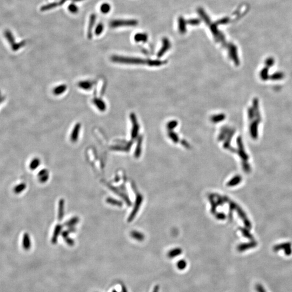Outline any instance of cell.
Here are the masks:
<instances>
[{"mask_svg":"<svg viewBox=\"0 0 292 292\" xmlns=\"http://www.w3.org/2000/svg\"><path fill=\"white\" fill-rule=\"evenodd\" d=\"M79 221V218L78 217H74L73 218L68 220V221L66 222L65 224V226L68 227H72L77 224Z\"/></svg>","mask_w":292,"mask_h":292,"instance_id":"2e32d148","label":"cell"},{"mask_svg":"<svg viewBox=\"0 0 292 292\" xmlns=\"http://www.w3.org/2000/svg\"><path fill=\"white\" fill-rule=\"evenodd\" d=\"M65 214V200L61 199L58 202V220L61 221L63 219Z\"/></svg>","mask_w":292,"mask_h":292,"instance_id":"9c48e42d","label":"cell"},{"mask_svg":"<svg viewBox=\"0 0 292 292\" xmlns=\"http://www.w3.org/2000/svg\"><path fill=\"white\" fill-rule=\"evenodd\" d=\"M241 231L242 233H243V235H244V237H246L249 239H253V237H252V235L249 233V231L248 230L241 228Z\"/></svg>","mask_w":292,"mask_h":292,"instance_id":"83f0119b","label":"cell"},{"mask_svg":"<svg viewBox=\"0 0 292 292\" xmlns=\"http://www.w3.org/2000/svg\"><path fill=\"white\" fill-rule=\"evenodd\" d=\"M73 2H80V1H83V0H72Z\"/></svg>","mask_w":292,"mask_h":292,"instance_id":"e575fe53","label":"cell"},{"mask_svg":"<svg viewBox=\"0 0 292 292\" xmlns=\"http://www.w3.org/2000/svg\"><path fill=\"white\" fill-rule=\"evenodd\" d=\"M187 266V262L185 260H181L177 263V267L180 270H184Z\"/></svg>","mask_w":292,"mask_h":292,"instance_id":"484cf974","label":"cell"},{"mask_svg":"<svg viewBox=\"0 0 292 292\" xmlns=\"http://www.w3.org/2000/svg\"><path fill=\"white\" fill-rule=\"evenodd\" d=\"M131 236L133 239L138 240V241H142L144 240V234L138 231H133L131 233Z\"/></svg>","mask_w":292,"mask_h":292,"instance_id":"5bb4252c","label":"cell"},{"mask_svg":"<svg viewBox=\"0 0 292 292\" xmlns=\"http://www.w3.org/2000/svg\"><path fill=\"white\" fill-rule=\"evenodd\" d=\"M181 253L182 250L180 248H175L169 251L168 254V256L170 258H173L174 257H178L179 255L181 254Z\"/></svg>","mask_w":292,"mask_h":292,"instance_id":"d6986e66","label":"cell"},{"mask_svg":"<svg viewBox=\"0 0 292 292\" xmlns=\"http://www.w3.org/2000/svg\"><path fill=\"white\" fill-rule=\"evenodd\" d=\"M67 1V0H61L59 2L51 3L50 4L47 5H43L42 7L41 8V10L43 12V11L51 10L54 8L57 7L58 6L62 5L65 3Z\"/></svg>","mask_w":292,"mask_h":292,"instance_id":"52a82bcc","label":"cell"},{"mask_svg":"<svg viewBox=\"0 0 292 292\" xmlns=\"http://www.w3.org/2000/svg\"><path fill=\"white\" fill-rule=\"evenodd\" d=\"M122 292H127V290L126 287H124V286H122Z\"/></svg>","mask_w":292,"mask_h":292,"instance_id":"836d02e7","label":"cell"},{"mask_svg":"<svg viewBox=\"0 0 292 292\" xmlns=\"http://www.w3.org/2000/svg\"><path fill=\"white\" fill-rule=\"evenodd\" d=\"M67 89V86L66 85H60L56 87L54 90L53 92L55 95H60L62 93H64Z\"/></svg>","mask_w":292,"mask_h":292,"instance_id":"ffe728a7","label":"cell"},{"mask_svg":"<svg viewBox=\"0 0 292 292\" xmlns=\"http://www.w3.org/2000/svg\"><path fill=\"white\" fill-rule=\"evenodd\" d=\"M111 60L118 63H144L145 62L144 61L141 59H138L136 58H127V57H122L120 56H113L111 58Z\"/></svg>","mask_w":292,"mask_h":292,"instance_id":"7a4b0ae2","label":"cell"},{"mask_svg":"<svg viewBox=\"0 0 292 292\" xmlns=\"http://www.w3.org/2000/svg\"><path fill=\"white\" fill-rule=\"evenodd\" d=\"M106 202L109 204H111V205H113V206H116L121 207L123 204L122 202L119 201V200H118L116 199L111 198V197H108L107 199H106Z\"/></svg>","mask_w":292,"mask_h":292,"instance_id":"e0dca14e","label":"cell"},{"mask_svg":"<svg viewBox=\"0 0 292 292\" xmlns=\"http://www.w3.org/2000/svg\"><path fill=\"white\" fill-rule=\"evenodd\" d=\"M134 39L137 42L146 41L147 40V35L144 34H138L135 36Z\"/></svg>","mask_w":292,"mask_h":292,"instance_id":"7402d4cb","label":"cell"},{"mask_svg":"<svg viewBox=\"0 0 292 292\" xmlns=\"http://www.w3.org/2000/svg\"><path fill=\"white\" fill-rule=\"evenodd\" d=\"M68 10L72 14H76L78 12V8L77 5L72 3L68 6Z\"/></svg>","mask_w":292,"mask_h":292,"instance_id":"4316f807","label":"cell"},{"mask_svg":"<svg viewBox=\"0 0 292 292\" xmlns=\"http://www.w3.org/2000/svg\"><path fill=\"white\" fill-rule=\"evenodd\" d=\"M26 188H27L26 184L24 183V182H22V183L18 184L17 185H16L14 187L13 191L15 194H20L25 191Z\"/></svg>","mask_w":292,"mask_h":292,"instance_id":"30bf717a","label":"cell"},{"mask_svg":"<svg viewBox=\"0 0 292 292\" xmlns=\"http://www.w3.org/2000/svg\"><path fill=\"white\" fill-rule=\"evenodd\" d=\"M94 103L100 110L103 111L106 109V105L102 100L99 99H96L94 100Z\"/></svg>","mask_w":292,"mask_h":292,"instance_id":"44dd1931","label":"cell"},{"mask_svg":"<svg viewBox=\"0 0 292 292\" xmlns=\"http://www.w3.org/2000/svg\"><path fill=\"white\" fill-rule=\"evenodd\" d=\"M111 10V6L108 3H103L100 6V11L103 14H107Z\"/></svg>","mask_w":292,"mask_h":292,"instance_id":"ac0fdd59","label":"cell"},{"mask_svg":"<svg viewBox=\"0 0 292 292\" xmlns=\"http://www.w3.org/2000/svg\"><path fill=\"white\" fill-rule=\"evenodd\" d=\"M62 229V226L61 224H57L55 227V229L53 232V237L51 239V242L53 244H56L58 241V239L60 234L61 233V231Z\"/></svg>","mask_w":292,"mask_h":292,"instance_id":"ba28073f","label":"cell"},{"mask_svg":"<svg viewBox=\"0 0 292 292\" xmlns=\"http://www.w3.org/2000/svg\"><path fill=\"white\" fill-rule=\"evenodd\" d=\"M241 177L239 175L234 176L233 179H231L228 182L227 186L228 187H233L234 186H236L237 184H239L240 182L241 181Z\"/></svg>","mask_w":292,"mask_h":292,"instance_id":"4fadbf2b","label":"cell"},{"mask_svg":"<svg viewBox=\"0 0 292 292\" xmlns=\"http://www.w3.org/2000/svg\"><path fill=\"white\" fill-rule=\"evenodd\" d=\"M64 239L65 240V241L66 242V243L69 245V246H73L74 244V241L72 239H71L69 236L68 237H66L64 238Z\"/></svg>","mask_w":292,"mask_h":292,"instance_id":"f546056e","label":"cell"},{"mask_svg":"<svg viewBox=\"0 0 292 292\" xmlns=\"http://www.w3.org/2000/svg\"><path fill=\"white\" fill-rule=\"evenodd\" d=\"M96 18V16L95 14H91L89 18V25H88V32H87V36L89 39H91L92 38V30L93 29L95 23Z\"/></svg>","mask_w":292,"mask_h":292,"instance_id":"8992f818","label":"cell"},{"mask_svg":"<svg viewBox=\"0 0 292 292\" xmlns=\"http://www.w3.org/2000/svg\"><path fill=\"white\" fill-rule=\"evenodd\" d=\"M5 37L7 38L8 40L9 41V42H10V44H12V47H13L14 45V38H13L12 33H10V32L8 30H5Z\"/></svg>","mask_w":292,"mask_h":292,"instance_id":"d4e9b609","label":"cell"},{"mask_svg":"<svg viewBox=\"0 0 292 292\" xmlns=\"http://www.w3.org/2000/svg\"><path fill=\"white\" fill-rule=\"evenodd\" d=\"M256 289H257V291L258 292H266L264 288H263L262 286H261V285H257Z\"/></svg>","mask_w":292,"mask_h":292,"instance_id":"1f68e13d","label":"cell"},{"mask_svg":"<svg viewBox=\"0 0 292 292\" xmlns=\"http://www.w3.org/2000/svg\"><path fill=\"white\" fill-rule=\"evenodd\" d=\"M138 24V21L135 20H115L111 21L109 25L111 28H116L122 27H131Z\"/></svg>","mask_w":292,"mask_h":292,"instance_id":"6da1fadb","label":"cell"},{"mask_svg":"<svg viewBox=\"0 0 292 292\" xmlns=\"http://www.w3.org/2000/svg\"><path fill=\"white\" fill-rule=\"evenodd\" d=\"M40 164V160L38 158H35L32 160V161L30 162L29 168L31 170L34 171L36 169L38 168Z\"/></svg>","mask_w":292,"mask_h":292,"instance_id":"9a60e30c","label":"cell"},{"mask_svg":"<svg viewBox=\"0 0 292 292\" xmlns=\"http://www.w3.org/2000/svg\"><path fill=\"white\" fill-rule=\"evenodd\" d=\"M22 244L23 248L26 251L30 249L32 246V241L30 235L28 233H25L23 235Z\"/></svg>","mask_w":292,"mask_h":292,"instance_id":"5b68a950","label":"cell"},{"mask_svg":"<svg viewBox=\"0 0 292 292\" xmlns=\"http://www.w3.org/2000/svg\"><path fill=\"white\" fill-rule=\"evenodd\" d=\"M103 29H104V25L103 23H98V25L96 26L95 30V33L96 35H100L101 33L103 32Z\"/></svg>","mask_w":292,"mask_h":292,"instance_id":"603a6c76","label":"cell"},{"mask_svg":"<svg viewBox=\"0 0 292 292\" xmlns=\"http://www.w3.org/2000/svg\"><path fill=\"white\" fill-rule=\"evenodd\" d=\"M49 174H48L43 175V176L38 177V180H39V181L41 183H42V184L45 183L48 181V179H49Z\"/></svg>","mask_w":292,"mask_h":292,"instance_id":"f1b7e54d","label":"cell"},{"mask_svg":"<svg viewBox=\"0 0 292 292\" xmlns=\"http://www.w3.org/2000/svg\"><path fill=\"white\" fill-rule=\"evenodd\" d=\"M113 292H117V291H116L115 290H114L113 291Z\"/></svg>","mask_w":292,"mask_h":292,"instance_id":"d590c367","label":"cell"},{"mask_svg":"<svg viewBox=\"0 0 292 292\" xmlns=\"http://www.w3.org/2000/svg\"><path fill=\"white\" fill-rule=\"evenodd\" d=\"M49 174L48 170H47L46 169H43L41 170V171H40L38 172V177L43 176V175H46V174Z\"/></svg>","mask_w":292,"mask_h":292,"instance_id":"4dcf8cb0","label":"cell"},{"mask_svg":"<svg viewBox=\"0 0 292 292\" xmlns=\"http://www.w3.org/2000/svg\"><path fill=\"white\" fill-rule=\"evenodd\" d=\"M217 217L219 219H224L226 217L224 214H219Z\"/></svg>","mask_w":292,"mask_h":292,"instance_id":"d6a6232c","label":"cell"},{"mask_svg":"<svg viewBox=\"0 0 292 292\" xmlns=\"http://www.w3.org/2000/svg\"><path fill=\"white\" fill-rule=\"evenodd\" d=\"M257 245V243L256 242H252L248 244H240L239 246L237 248V249L239 252H243L245 250L250 249L253 247H255Z\"/></svg>","mask_w":292,"mask_h":292,"instance_id":"8fae6325","label":"cell"},{"mask_svg":"<svg viewBox=\"0 0 292 292\" xmlns=\"http://www.w3.org/2000/svg\"><path fill=\"white\" fill-rule=\"evenodd\" d=\"M80 124H77L75 126L74 128L73 129V131H72V133H71V140L73 142L77 141L78 138V133H79V131H80Z\"/></svg>","mask_w":292,"mask_h":292,"instance_id":"7c38bea8","label":"cell"},{"mask_svg":"<svg viewBox=\"0 0 292 292\" xmlns=\"http://www.w3.org/2000/svg\"><path fill=\"white\" fill-rule=\"evenodd\" d=\"M91 85H92V83L88 81L81 82L78 85L80 87L83 88L84 89H89L91 87Z\"/></svg>","mask_w":292,"mask_h":292,"instance_id":"cb8c5ba5","label":"cell"},{"mask_svg":"<svg viewBox=\"0 0 292 292\" xmlns=\"http://www.w3.org/2000/svg\"><path fill=\"white\" fill-rule=\"evenodd\" d=\"M273 249L275 252H277L279 250H281V249H284L285 251V254L287 255H290V254H292V253L291 244L288 243V242L278 244L277 246H275Z\"/></svg>","mask_w":292,"mask_h":292,"instance_id":"277c9868","label":"cell"},{"mask_svg":"<svg viewBox=\"0 0 292 292\" xmlns=\"http://www.w3.org/2000/svg\"><path fill=\"white\" fill-rule=\"evenodd\" d=\"M142 201H143L142 196L141 195H140V194H138V195H137V197H136V201H135V205H134V207L133 210V211L131 212V214H130V215H129V217L128 219V221H132L133 220V219L135 218V217L136 216V214H137L138 212L139 211L140 207V206H141Z\"/></svg>","mask_w":292,"mask_h":292,"instance_id":"3957f363","label":"cell"}]
</instances>
